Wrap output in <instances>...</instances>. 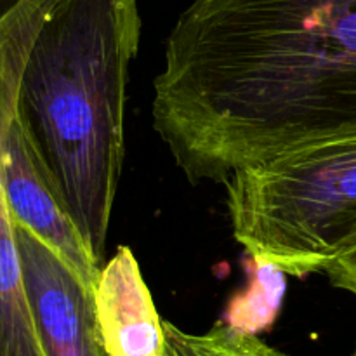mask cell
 Returning a JSON list of instances; mask_svg holds the SVG:
<instances>
[{
  "instance_id": "cell-8",
  "label": "cell",
  "mask_w": 356,
  "mask_h": 356,
  "mask_svg": "<svg viewBox=\"0 0 356 356\" xmlns=\"http://www.w3.org/2000/svg\"><path fill=\"white\" fill-rule=\"evenodd\" d=\"M163 356H291L270 346L256 334L221 323L204 334H190L163 320Z\"/></svg>"
},
{
  "instance_id": "cell-5",
  "label": "cell",
  "mask_w": 356,
  "mask_h": 356,
  "mask_svg": "<svg viewBox=\"0 0 356 356\" xmlns=\"http://www.w3.org/2000/svg\"><path fill=\"white\" fill-rule=\"evenodd\" d=\"M0 202L14 221L40 236L96 291L103 266L38 174L16 118L0 124Z\"/></svg>"
},
{
  "instance_id": "cell-6",
  "label": "cell",
  "mask_w": 356,
  "mask_h": 356,
  "mask_svg": "<svg viewBox=\"0 0 356 356\" xmlns=\"http://www.w3.org/2000/svg\"><path fill=\"white\" fill-rule=\"evenodd\" d=\"M96 312L110 356H163L165 334L141 268L129 247H118L101 268Z\"/></svg>"
},
{
  "instance_id": "cell-10",
  "label": "cell",
  "mask_w": 356,
  "mask_h": 356,
  "mask_svg": "<svg viewBox=\"0 0 356 356\" xmlns=\"http://www.w3.org/2000/svg\"><path fill=\"white\" fill-rule=\"evenodd\" d=\"M351 356H356V348H355V351H353V355H351Z\"/></svg>"
},
{
  "instance_id": "cell-1",
  "label": "cell",
  "mask_w": 356,
  "mask_h": 356,
  "mask_svg": "<svg viewBox=\"0 0 356 356\" xmlns=\"http://www.w3.org/2000/svg\"><path fill=\"white\" fill-rule=\"evenodd\" d=\"M152 118L191 184L356 132V0H191Z\"/></svg>"
},
{
  "instance_id": "cell-7",
  "label": "cell",
  "mask_w": 356,
  "mask_h": 356,
  "mask_svg": "<svg viewBox=\"0 0 356 356\" xmlns=\"http://www.w3.org/2000/svg\"><path fill=\"white\" fill-rule=\"evenodd\" d=\"M0 356H49L24 292L13 222L3 204H0Z\"/></svg>"
},
{
  "instance_id": "cell-9",
  "label": "cell",
  "mask_w": 356,
  "mask_h": 356,
  "mask_svg": "<svg viewBox=\"0 0 356 356\" xmlns=\"http://www.w3.org/2000/svg\"><path fill=\"white\" fill-rule=\"evenodd\" d=\"M330 284L356 299V242L334 257L323 270Z\"/></svg>"
},
{
  "instance_id": "cell-3",
  "label": "cell",
  "mask_w": 356,
  "mask_h": 356,
  "mask_svg": "<svg viewBox=\"0 0 356 356\" xmlns=\"http://www.w3.org/2000/svg\"><path fill=\"white\" fill-rule=\"evenodd\" d=\"M225 186L233 235L256 266L305 277L356 242V132L236 170Z\"/></svg>"
},
{
  "instance_id": "cell-2",
  "label": "cell",
  "mask_w": 356,
  "mask_h": 356,
  "mask_svg": "<svg viewBox=\"0 0 356 356\" xmlns=\"http://www.w3.org/2000/svg\"><path fill=\"white\" fill-rule=\"evenodd\" d=\"M37 26L0 124L16 118L35 167L104 266L125 155L139 0H35Z\"/></svg>"
},
{
  "instance_id": "cell-4",
  "label": "cell",
  "mask_w": 356,
  "mask_h": 356,
  "mask_svg": "<svg viewBox=\"0 0 356 356\" xmlns=\"http://www.w3.org/2000/svg\"><path fill=\"white\" fill-rule=\"evenodd\" d=\"M10 222L24 292L47 355L110 356L97 322L96 291L30 228L13 218Z\"/></svg>"
}]
</instances>
